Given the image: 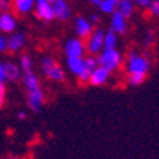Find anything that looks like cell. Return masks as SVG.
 I'll return each mask as SVG.
<instances>
[{
    "label": "cell",
    "instance_id": "obj_1",
    "mask_svg": "<svg viewBox=\"0 0 159 159\" xmlns=\"http://www.w3.org/2000/svg\"><path fill=\"white\" fill-rule=\"evenodd\" d=\"M97 59V64L102 68L107 69L108 71H115L121 66L122 62V57L121 54L118 52L116 48H111V50H103L102 52L98 54Z\"/></svg>",
    "mask_w": 159,
    "mask_h": 159
},
{
    "label": "cell",
    "instance_id": "obj_2",
    "mask_svg": "<svg viewBox=\"0 0 159 159\" xmlns=\"http://www.w3.org/2000/svg\"><path fill=\"white\" fill-rule=\"evenodd\" d=\"M41 68L43 74L51 79V80H55V82H64L65 80V71L62 70L61 65L52 57H43L41 61Z\"/></svg>",
    "mask_w": 159,
    "mask_h": 159
},
{
    "label": "cell",
    "instance_id": "obj_3",
    "mask_svg": "<svg viewBox=\"0 0 159 159\" xmlns=\"http://www.w3.org/2000/svg\"><path fill=\"white\" fill-rule=\"evenodd\" d=\"M150 70V61L135 52H131L127 60V71L129 74H144L147 75Z\"/></svg>",
    "mask_w": 159,
    "mask_h": 159
},
{
    "label": "cell",
    "instance_id": "obj_4",
    "mask_svg": "<svg viewBox=\"0 0 159 159\" xmlns=\"http://www.w3.org/2000/svg\"><path fill=\"white\" fill-rule=\"evenodd\" d=\"M103 37H104V31L102 28H96L92 31L89 37L87 38V45L85 48L90 55H97L103 50Z\"/></svg>",
    "mask_w": 159,
    "mask_h": 159
},
{
    "label": "cell",
    "instance_id": "obj_5",
    "mask_svg": "<svg viewBox=\"0 0 159 159\" xmlns=\"http://www.w3.org/2000/svg\"><path fill=\"white\" fill-rule=\"evenodd\" d=\"M43 103H45V93L41 89V87L32 90H27V104L31 111L39 112L43 107Z\"/></svg>",
    "mask_w": 159,
    "mask_h": 159
},
{
    "label": "cell",
    "instance_id": "obj_6",
    "mask_svg": "<svg viewBox=\"0 0 159 159\" xmlns=\"http://www.w3.org/2000/svg\"><path fill=\"white\" fill-rule=\"evenodd\" d=\"M85 52V45L80 38L69 39L65 45V54L68 57H80Z\"/></svg>",
    "mask_w": 159,
    "mask_h": 159
},
{
    "label": "cell",
    "instance_id": "obj_7",
    "mask_svg": "<svg viewBox=\"0 0 159 159\" xmlns=\"http://www.w3.org/2000/svg\"><path fill=\"white\" fill-rule=\"evenodd\" d=\"M50 4L55 18L59 20H68L70 18V8L66 0H51Z\"/></svg>",
    "mask_w": 159,
    "mask_h": 159
},
{
    "label": "cell",
    "instance_id": "obj_8",
    "mask_svg": "<svg viewBox=\"0 0 159 159\" xmlns=\"http://www.w3.org/2000/svg\"><path fill=\"white\" fill-rule=\"evenodd\" d=\"M110 74H111V71H108L107 69H104V68H102V66L98 65L97 68L92 71L88 83L92 84V85H94V87H101V85L107 83L108 78H110Z\"/></svg>",
    "mask_w": 159,
    "mask_h": 159
},
{
    "label": "cell",
    "instance_id": "obj_9",
    "mask_svg": "<svg viewBox=\"0 0 159 159\" xmlns=\"http://www.w3.org/2000/svg\"><path fill=\"white\" fill-rule=\"evenodd\" d=\"M36 16L38 19H42L45 22H51L54 19V11H52L51 4L47 0H43V2H39L36 4Z\"/></svg>",
    "mask_w": 159,
    "mask_h": 159
},
{
    "label": "cell",
    "instance_id": "obj_10",
    "mask_svg": "<svg viewBox=\"0 0 159 159\" xmlns=\"http://www.w3.org/2000/svg\"><path fill=\"white\" fill-rule=\"evenodd\" d=\"M127 30L126 18L118 10H115L111 14V31L115 33H125Z\"/></svg>",
    "mask_w": 159,
    "mask_h": 159
},
{
    "label": "cell",
    "instance_id": "obj_11",
    "mask_svg": "<svg viewBox=\"0 0 159 159\" xmlns=\"http://www.w3.org/2000/svg\"><path fill=\"white\" fill-rule=\"evenodd\" d=\"M92 31H93V25L89 20H87L83 17H78L75 19V32L80 39L88 38Z\"/></svg>",
    "mask_w": 159,
    "mask_h": 159
},
{
    "label": "cell",
    "instance_id": "obj_12",
    "mask_svg": "<svg viewBox=\"0 0 159 159\" xmlns=\"http://www.w3.org/2000/svg\"><path fill=\"white\" fill-rule=\"evenodd\" d=\"M17 28L16 18L10 13L4 11L0 13V31L4 33H13Z\"/></svg>",
    "mask_w": 159,
    "mask_h": 159
},
{
    "label": "cell",
    "instance_id": "obj_13",
    "mask_svg": "<svg viewBox=\"0 0 159 159\" xmlns=\"http://www.w3.org/2000/svg\"><path fill=\"white\" fill-rule=\"evenodd\" d=\"M25 43V36L22 32H13L8 38V46L7 50L10 52H17L20 48H23Z\"/></svg>",
    "mask_w": 159,
    "mask_h": 159
},
{
    "label": "cell",
    "instance_id": "obj_14",
    "mask_svg": "<svg viewBox=\"0 0 159 159\" xmlns=\"http://www.w3.org/2000/svg\"><path fill=\"white\" fill-rule=\"evenodd\" d=\"M4 71H5V80L9 82H17L20 78V68L11 61L4 64Z\"/></svg>",
    "mask_w": 159,
    "mask_h": 159
},
{
    "label": "cell",
    "instance_id": "obj_15",
    "mask_svg": "<svg viewBox=\"0 0 159 159\" xmlns=\"http://www.w3.org/2000/svg\"><path fill=\"white\" fill-rule=\"evenodd\" d=\"M11 5L18 14H27L34 8V0H11Z\"/></svg>",
    "mask_w": 159,
    "mask_h": 159
},
{
    "label": "cell",
    "instance_id": "obj_16",
    "mask_svg": "<svg viewBox=\"0 0 159 159\" xmlns=\"http://www.w3.org/2000/svg\"><path fill=\"white\" fill-rule=\"evenodd\" d=\"M117 10L127 19L134 14L135 3L134 0H117Z\"/></svg>",
    "mask_w": 159,
    "mask_h": 159
},
{
    "label": "cell",
    "instance_id": "obj_17",
    "mask_svg": "<svg viewBox=\"0 0 159 159\" xmlns=\"http://www.w3.org/2000/svg\"><path fill=\"white\" fill-rule=\"evenodd\" d=\"M68 68H69V70L74 74V75H79L82 71H83V69H84V59H83V56H80V57H68Z\"/></svg>",
    "mask_w": 159,
    "mask_h": 159
},
{
    "label": "cell",
    "instance_id": "obj_18",
    "mask_svg": "<svg viewBox=\"0 0 159 159\" xmlns=\"http://www.w3.org/2000/svg\"><path fill=\"white\" fill-rule=\"evenodd\" d=\"M23 83H24L25 88H27V90H32V89L39 88L38 78H37L32 71L24 73V75H23Z\"/></svg>",
    "mask_w": 159,
    "mask_h": 159
},
{
    "label": "cell",
    "instance_id": "obj_19",
    "mask_svg": "<svg viewBox=\"0 0 159 159\" xmlns=\"http://www.w3.org/2000/svg\"><path fill=\"white\" fill-rule=\"evenodd\" d=\"M116 43H117V33H115L113 31L106 32L103 37V50L116 48Z\"/></svg>",
    "mask_w": 159,
    "mask_h": 159
},
{
    "label": "cell",
    "instance_id": "obj_20",
    "mask_svg": "<svg viewBox=\"0 0 159 159\" xmlns=\"http://www.w3.org/2000/svg\"><path fill=\"white\" fill-rule=\"evenodd\" d=\"M98 7L106 14H112L115 10H117V0H102Z\"/></svg>",
    "mask_w": 159,
    "mask_h": 159
},
{
    "label": "cell",
    "instance_id": "obj_21",
    "mask_svg": "<svg viewBox=\"0 0 159 159\" xmlns=\"http://www.w3.org/2000/svg\"><path fill=\"white\" fill-rule=\"evenodd\" d=\"M32 66H33L32 57L28 54H23L20 56V69L24 73H27V71H32Z\"/></svg>",
    "mask_w": 159,
    "mask_h": 159
},
{
    "label": "cell",
    "instance_id": "obj_22",
    "mask_svg": "<svg viewBox=\"0 0 159 159\" xmlns=\"http://www.w3.org/2000/svg\"><path fill=\"white\" fill-rule=\"evenodd\" d=\"M145 76L144 74H129V78H127V82L130 85L135 87V85H140L144 83L145 80Z\"/></svg>",
    "mask_w": 159,
    "mask_h": 159
},
{
    "label": "cell",
    "instance_id": "obj_23",
    "mask_svg": "<svg viewBox=\"0 0 159 159\" xmlns=\"http://www.w3.org/2000/svg\"><path fill=\"white\" fill-rule=\"evenodd\" d=\"M154 39H155V36H154V31L149 30V31L147 32V34L144 36V41H143V45H144L145 47H149V46H152V45L154 43Z\"/></svg>",
    "mask_w": 159,
    "mask_h": 159
},
{
    "label": "cell",
    "instance_id": "obj_24",
    "mask_svg": "<svg viewBox=\"0 0 159 159\" xmlns=\"http://www.w3.org/2000/svg\"><path fill=\"white\" fill-rule=\"evenodd\" d=\"M149 10L153 16H158L159 14V2L158 0H153V2L149 4Z\"/></svg>",
    "mask_w": 159,
    "mask_h": 159
},
{
    "label": "cell",
    "instance_id": "obj_25",
    "mask_svg": "<svg viewBox=\"0 0 159 159\" xmlns=\"http://www.w3.org/2000/svg\"><path fill=\"white\" fill-rule=\"evenodd\" d=\"M5 94H7L5 85H4V83H0V108H2L5 103Z\"/></svg>",
    "mask_w": 159,
    "mask_h": 159
},
{
    "label": "cell",
    "instance_id": "obj_26",
    "mask_svg": "<svg viewBox=\"0 0 159 159\" xmlns=\"http://www.w3.org/2000/svg\"><path fill=\"white\" fill-rule=\"evenodd\" d=\"M10 8V0H0V13L8 11Z\"/></svg>",
    "mask_w": 159,
    "mask_h": 159
},
{
    "label": "cell",
    "instance_id": "obj_27",
    "mask_svg": "<svg viewBox=\"0 0 159 159\" xmlns=\"http://www.w3.org/2000/svg\"><path fill=\"white\" fill-rule=\"evenodd\" d=\"M8 46V38L3 34H0V52H4Z\"/></svg>",
    "mask_w": 159,
    "mask_h": 159
},
{
    "label": "cell",
    "instance_id": "obj_28",
    "mask_svg": "<svg viewBox=\"0 0 159 159\" xmlns=\"http://www.w3.org/2000/svg\"><path fill=\"white\" fill-rule=\"evenodd\" d=\"M153 2V0H135L134 3H136L139 7H143V8H147L149 7V4Z\"/></svg>",
    "mask_w": 159,
    "mask_h": 159
},
{
    "label": "cell",
    "instance_id": "obj_29",
    "mask_svg": "<svg viewBox=\"0 0 159 159\" xmlns=\"http://www.w3.org/2000/svg\"><path fill=\"white\" fill-rule=\"evenodd\" d=\"M5 82V71H4V64L0 61V83Z\"/></svg>",
    "mask_w": 159,
    "mask_h": 159
},
{
    "label": "cell",
    "instance_id": "obj_30",
    "mask_svg": "<svg viewBox=\"0 0 159 159\" xmlns=\"http://www.w3.org/2000/svg\"><path fill=\"white\" fill-rule=\"evenodd\" d=\"M3 159H25V158L22 157V155H18V154H13V153H10V154H7L5 157H3Z\"/></svg>",
    "mask_w": 159,
    "mask_h": 159
},
{
    "label": "cell",
    "instance_id": "obj_31",
    "mask_svg": "<svg viewBox=\"0 0 159 159\" xmlns=\"http://www.w3.org/2000/svg\"><path fill=\"white\" fill-rule=\"evenodd\" d=\"M17 117H18V120L24 121V120H27V113H25L24 111H20V112L17 115Z\"/></svg>",
    "mask_w": 159,
    "mask_h": 159
},
{
    "label": "cell",
    "instance_id": "obj_32",
    "mask_svg": "<svg viewBox=\"0 0 159 159\" xmlns=\"http://www.w3.org/2000/svg\"><path fill=\"white\" fill-rule=\"evenodd\" d=\"M90 20L93 22V23H97V22L99 20V16L94 13V14H92V16H90Z\"/></svg>",
    "mask_w": 159,
    "mask_h": 159
},
{
    "label": "cell",
    "instance_id": "obj_33",
    "mask_svg": "<svg viewBox=\"0 0 159 159\" xmlns=\"http://www.w3.org/2000/svg\"><path fill=\"white\" fill-rule=\"evenodd\" d=\"M89 2L93 4V5H97V7H98V5L102 3V0H89Z\"/></svg>",
    "mask_w": 159,
    "mask_h": 159
},
{
    "label": "cell",
    "instance_id": "obj_34",
    "mask_svg": "<svg viewBox=\"0 0 159 159\" xmlns=\"http://www.w3.org/2000/svg\"><path fill=\"white\" fill-rule=\"evenodd\" d=\"M34 2L36 3H39V2H43V0H34Z\"/></svg>",
    "mask_w": 159,
    "mask_h": 159
},
{
    "label": "cell",
    "instance_id": "obj_35",
    "mask_svg": "<svg viewBox=\"0 0 159 159\" xmlns=\"http://www.w3.org/2000/svg\"><path fill=\"white\" fill-rule=\"evenodd\" d=\"M47 2H51V0H47Z\"/></svg>",
    "mask_w": 159,
    "mask_h": 159
},
{
    "label": "cell",
    "instance_id": "obj_36",
    "mask_svg": "<svg viewBox=\"0 0 159 159\" xmlns=\"http://www.w3.org/2000/svg\"><path fill=\"white\" fill-rule=\"evenodd\" d=\"M134 2H135V0H134Z\"/></svg>",
    "mask_w": 159,
    "mask_h": 159
}]
</instances>
